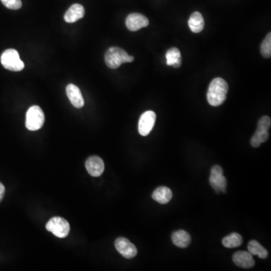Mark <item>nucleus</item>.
Segmentation results:
<instances>
[{
  "label": "nucleus",
  "mask_w": 271,
  "mask_h": 271,
  "mask_svg": "<svg viewBox=\"0 0 271 271\" xmlns=\"http://www.w3.org/2000/svg\"><path fill=\"white\" fill-rule=\"evenodd\" d=\"M228 84L226 80L216 78L211 82L208 90V101L212 106H220L227 98Z\"/></svg>",
  "instance_id": "f257e3e1"
},
{
  "label": "nucleus",
  "mask_w": 271,
  "mask_h": 271,
  "mask_svg": "<svg viewBox=\"0 0 271 271\" xmlns=\"http://www.w3.org/2000/svg\"><path fill=\"white\" fill-rule=\"evenodd\" d=\"M166 65L178 68L182 65L181 52L176 48L169 49L166 53Z\"/></svg>",
  "instance_id": "f3484780"
},
{
  "label": "nucleus",
  "mask_w": 271,
  "mask_h": 271,
  "mask_svg": "<svg viewBox=\"0 0 271 271\" xmlns=\"http://www.w3.org/2000/svg\"><path fill=\"white\" fill-rule=\"evenodd\" d=\"M44 123V114L38 106H32L26 114V126L29 130L36 131L42 128Z\"/></svg>",
  "instance_id": "20e7f679"
},
{
  "label": "nucleus",
  "mask_w": 271,
  "mask_h": 271,
  "mask_svg": "<svg viewBox=\"0 0 271 271\" xmlns=\"http://www.w3.org/2000/svg\"><path fill=\"white\" fill-rule=\"evenodd\" d=\"M150 24V20L144 14L140 13H132L126 19V26L132 32L140 30L142 28H146Z\"/></svg>",
  "instance_id": "1a4fd4ad"
},
{
  "label": "nucleus",
  "mask_w": 271,
  "mask_h": 271,
  "mask_svg": "<svg viewBox=\"0 0 271 271\" xmlns=\"http://www.w3.org/2000/svg\"><path fill=\"white\" fill-rule=\"evenodd\" d=\"M156 120V114L153 111H147L140 116L138 125L140 134L146 136L154 128Z\"/></svg>",
  "instance_id": "0eeeda50"
},
{
  "label": "nucleus",
  "mask_w": 271,
  "mask_h": 271,
  "mask_svg": "<svg viewBox=\"0 0 271 271\" xmlns=\"http://www.w3.org/2000/svg\"><path fill=\"white\" fill-rule=\"evenodd\" d=\"M46 229L58 238H65L69 234L70 226L64 218L54 217L48 222Z\"/></svg>",
  "instance_id": "39448f33"
},
{
  "label": "nucleus",
  "mask_w": 271,
  "mask_h": 271,
  "mask_svg": "<svg viewBox=\"0 0 271 271\" xmlns=\"http://www.w3.org/2000/svg\"><path fill=\"white\" fill-rule=\"evenodd\" d=\"M86 168L88 172L93 177H99L105 170L104 160L98 156H92L86 162Z\"/></svg>",
  "instance_id": "9d476101"
},
{
  "label": "nucleus",
  "mask_w": 271,
  "mask_h": 271,
  "mask_svg": "<svg viewBox=\"0 0 271 271\" xmlns=\"http://www.w3.org/2000/svg\"><path fill=\"white\" fill-rule=\"evenodd\" d=\"M171 238H172L174 245L180 247V248H187L190 245V241H192L190 234L186 230H183L174 232Z\"/></svg>",
  "instance_id": "2eb2a0df"
},
{
  "label": "nucleus",
  "mask_w": 271,
  "mask_h": 271,
  "mask_svg": "<svg viewBox=\"0 0 271 271\" xmlns=\"http://www.w3.org/2000/svg\"><path fill=\"white\" fill-rule=\"evenodd\" d=\"M6 188L5 186L2 183L0 182V202L4 199V194H5Z\"/></svg>",
  "instance_id": "b1692460"
},
{
  "label": "nucleus",
  "mask_w": 271,
  "mask_h": 271,
  "mask_svg": "<svg viewBox=\"0 0 271 271\" xmlns=\"http://www.w3.org/2000/svg\"><path fill=\"white\" fill-rule=\"evenodd\" d=\"M66 95L69 98L72 105L77 108H81L84 106V100L82 94L81 90L77 87L74 84H70L67 86Z\"/></svg>",
  "instance_id": "9b49d317"
},
{
  "label": "nucleus",
  "mask_w": 271,
  "mask_h": 271,
  "mask_svg": "<svg viewBox=\"0 0 271 271\" xmlns=\"http://www.w3.org/2000/svg\"><path fill=\"white\" fill-rule=\"evenodd\" d=\"M1 64L4 68L13 72H20L24 68L18 52L14 49H7L1 56Z\"/></svg>",
  "instance_id": "7ed1b4c3"
},
{
  "label": "nucleus",
  "mask_w": 271,
  "mask_h": 271,
  "mask_svg": "<svg viewBox=\"0 0 271 271\" xmlns=\"http://www.w3.org/2000/svg\"><path fill=\"white\" fill-rule=\"evenodd\" d=\"M152 198L160 204H166L172 198V190L165 186L158 188L153 192Z\"/></svg>",
  "instance_id": "4468645a"
},
{
  "label": "nucleus",
  "mask_w": 271,
  "mask_h": 271,
  "mask_svg": "<svg viewBox=\"0 0 271 271\" xmlns=\"http://www.w3.org/2000/svg\"><path fill=\"white\" fill-rule=\"evenodd\" d=\"M1 2L10 10H20L22 6V0H1Z\"/></svg>",
  "instance_id": "4be33fe9"
},
{
  "label": "nucleus",
  "mask_w": 271,
  "mask_h": 271,
  "mask_svg": "<svg viewBox=\"0 0 271 271\" xmlns=\"http://www.w3.org/2000/svg\"><path fill=\"white\" fill-rule=\"evenodd\" d=\"M242 236L238 233H232L222 240V244L226 248H236L242 245Z\"/></svg>",
  "instance_id": "6ab92c4d"
},
{
  "label": "nucleus",
  "mask_w": 271,
  "mask_h": 271,
  "mask_svg": "<svg viewBox=\"0 0 271 271\" xmlns=\"http://www.w3.org/2000/svg\"><path fill=\"white\" fill-rule=\"evenodd\" d=\"M268 138H269L268 130L257 129L251 139L252 146L258 148L260 146V144L266 142Z\"/></svg>",
  "instance_id": "aec40b11"
},
{
  "label": "nucleus",
  "mask_w": 271,
  "mask_h": 271,
  "mask_svg": "<svg viewBox=\"0 0 271 271\" xmlns=\"http://www.w3.org/2000/svg\"><path fill=\"white\" fill-rule=\"evenodd\" d=\"M134 58L118 47H112L108 49L105 54V62L110 69H117L125 62H132Z\"/></svg>",
  "instance_id": "f03ea898"
},
{
  "label": "nucleus",
  "mask_w": 271,
  "mask_h": 271,
  "mask_svg": "<svg viewBox=\"0 0 271 271\" xmlns=\"http://www.w3.org/2000/svg\"><path fill=\"white\" fill-rule=\"evenodd\" d=\"M114 246L118 252L126 258H132L138 254V248L126 238H118L114 242Z\"/></svg>",
  "instance_id": "6e6552de"
},
{
  "label": "nucleus",
  "mask_w": 271,
  "mask_h": 271,
  "mask_svg": "<svg viewBox=\"0 0 271 271\" xmlns=\"http://www.w3.org/2000/svg\"><path fill=\"white\" fill-rule=\"evenodd\" d=\"M210 183L217 194L226 193L227 180L223 174V169L218 165H215L211 169Z\"/></svg>",
  "instance_id": "423d86ee"
},
{
  "label": "nucleus",
  "mask_w": 271,
  "mask_h": 271,
  "mask_svg": "<svg viewBox=\"0 0 271 271\" xmlns=\"http://www.w3.org/2000/svg\"><path fill=\"white\" fill-rule=\"evenodd\" d=\"M233 262L236 266L245 269L252 268L254 266V260L248 252H236L234 254Z\"/></svg>",
  "instance_id": "f8f14e48"
},
{
  "label": "nucleus",
  "mask_w": 271,
  "mask_h": 271,
  "mask_svg": "<svg viewBox=\"0 0 271 271\" xmlns=\"http://www.w3.org/2000/svg\"><path fill=\"white\" fill-rule=\"evenodd\" d=\"M248 252L252 256H258L262 259L266 258L268 256V250L256 240H251L248 242Z\"/></svg>",
  "instance_id": "a211bd4d"
},
{
  "label": "nucleus",
  "mask_w": 271,
  "mask_h": 271,
  "mask_svg": "<svg viewBox=\"0 0 271 271\" xmlns=\"http://www.w3.org/2000/svg\"><path fill=\"white\" fill-rule=\"evenodd\" d=\"M84 7L80 4H74L69 10H67L64 16V20L67 23H74L82 18L84 16Z\"/></svg>",
  "instance_id": "ddd939ff"
},
{
  "label": "nucleus",
  "mask_w": 271,
  "mask_h": 271,
  "mask_svg": "<svg viewBox=\"0 0 271 271\" xmlns=\"http://www.w3.org/2000/svg\"><path fill=\"white\" fill-rule=\"evenodd\" d=\"M271 120L268 116H263L260 118V120L258 123L257 129L264 130H268L270 128Z\"/></svg>",
  "instance_id": "5701e85b"
},
{
  "label": "nucleus",
  "mask_w": 271,
  "mask_h": 271,
  "mask_svg": "<svg viewBox=\"0 0 271 271\" xmlns=\"http://www.w3.org/2000/svg\"><path fill=\"white\" fill-rule=\"evenodd\" d=\"M188 26L190 30L194 34H198L204 28V20L202 14L198 12H195L189 18Z\"/></svg>",
  "instance_id": "dca6fc26"
},
{
  "label": "nucleus",
  "mask_w": 271,
  "mask_h": 271,
  "mask_svg": "<svg viewBox=\"0 0 271 271\" xmlns=\"http://www.w3.org/2000/svg\"><path fill=\"white\" fill-rule=\"evenodd\" d=\"M260 53L265 58H270L271 56V34H268L263 42L260 44Z\"/></svg>",
  "instance_id": "412c9836"
}]
</instances>
